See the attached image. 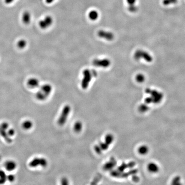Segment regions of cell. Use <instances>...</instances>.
<instances>
[{"label": "cell", "mask_w": 185, "mask_h": 185, "mask_svg": "<svg viewBox=\"0 0 185 185\" xmlns=\"http://www.w3.org/2000/svg\"><path fill=\"white\" fill-rule=\"evenodd\" d=\"M31 13L28 11H25L23 13L22 16V21L24 24L26 25L29 24L31 22Z\"/></svg>", "instance_id": "obj_9"}, {"label": "cell", "mask_w": 185, "mask_h": 185, "mask_svg": "<svg viewBox=\"0 0 185 185\" xmlns=\"http://www.w3.org/2000/svg\"><path fill=\"white\" fill-rule=\"evenodd\" d=\"M97 34L99 37L106 40H111L114 38V34L111 32L104 30H100Z\"/></svg>", "instance_id": "obj_7"}, {"label": "cell", "mask_w": 185, "mask_h": 185, "mask_svg": "<svg viewBox=\"0 0 185 185\" xmlns=\"http://www.w3.org/2000/svg\"><path fill=\"white\" fill-rule=\"evenodd\" d=\"M33 123L31 121L29 120H27L23 123L22 126L23 128L25 130H29L32 127Z\"/></svg>", "instance_id": "obj_15"}, {"label": "cell", "mask_w": 185, "mask_h": 185, "mask_svg": "<svg viewBox=\"0 0 185 185\" xmlns=\"http://www.w3.org/2000/svg\"><path fill=\"white\" fill-rule=\"evenodd\" d=\"M9 125L8 124V123L6 122L3 123L0 126V127L1 128L5 130H7L9 128Z\"/></svg>", "instance_id": "obj_18"}, {"label": "cell", "mask_w": 185, "mask_h": 185, "mask_svg": "<svg viewBox=\"0 0 185 185\" xmlns=\"http://www.w3.org/2000/svg\"><path fill=\"white\" fill-rule=\"evenodd\" d=\"M94 150H95V152L99 154H100L102 152V150H101V149L100 148V146H99L98 145H96L94 146Z\"/></svg>", "instance_id": "obj_23"}, {"label": "cell", "mask_w": 185, "mask_h": 185, "mask_svg": "<svg viewBox=\"0 0 185 185\" xmlns=\"http://www.w3.org/2000/svg\"><path fill=\"white\" fill-rule=\"evenodd\" d=\"M93 64L97 67L106 68L109 66L111 61L108 58H95L93 61Z\"/></svg>", "instance_id": "obj_4"}, {"label": "cell", "mask_w": 185, "mask_h": 185, "mask_svg": "<svg viewBox=\"0 0 185 185\" xmlns=\"http://www.w3.org/2000/svg\"><path fill=\"white\" fill-rule=\"evenodd\" d=\"M97 73L94 70L85 69L83 72V77L81 81V87L84 90L88 87L93 78L96 77Z\"/></svg>", "instance_id": "obj_1"}, {"label": "cell", "mask_w": 185, "mask_h": 185, "mask_svg": "<svg viewBox=\"0 0 185 185\" xmlns=\"http://www.w3.org/2000/svg\"><path fill=\"white\" fill-rule=\"evenodd\" d=\"M6 131L2 129L0 127V135L5 139V141L8 143H11L12 142V139L10 138V136L8 135L7 132Z\"/></svg>", "instance_id": "obj_11"}, {"label": "cell", "mask_w": 185, "mask_h": 185, "mask_svg": "<svg viewBox=\"0 0 185 185\" xmlns=\"http://www.w3.org/2000/svg\"><path fill=\"white\" fill-rule=\"evenodd\" d=\"M98 145L102 151L107 150L108 148V146H109L105 142H101Z\"/></svg>", "instance_id": "obj_17"}, {"label": "cell", "mask_w": 185, "mask_h": 185, "mask_svg": "<svg viewBox=\"0 0 185 185\" xmlns=\"http://www.w3.org/2000/svg\"><path fill=\"white\" fill-rule=\"evenodd\" d=\"M52 90V87L50 84H43L40 87V90L36 94V97L40 101L46 100L50 95Z\"/></svg>", "instance_id": "obj_2"}, {"label": "cell", "mask_w": 185, "mask_h": 185, "mask_svg": "<svg viewBox=\"0 0 185 185\" xmlns=\"http://www.w3.org/2000/svg\"><path fill=\"white\" fill-rule=\"evenodd\" d=\"M29 164L31 167H36L39 166L45 167L48 165V162L45 158H35L30 162Z\"/></svg>", "instance_id": "obj_6"}, {"label": "cell", "mask_w": 185, "mask_h": 185, "mask_svg": "<svg viewBox=\"0 0 185 185\" xmlns=\"http://www.w3.org/2000/svg\"><path fill=\"white\" fill-rule=\"evenodd\" d=\"M147 149L145 146H142L139 150V151L141 154H145L147 152Z\"/></svg>", "instance_id": "obj_21"}, {"label": "cell", "mask_w": 185, "mask_h": 185, "mask_svg": "<svg viewBox=\"0 0 185 185\" xmlns=\"http://www.w3.org/2000/svg\"><path fill=\"white\" fill-rule=\"evenodd\" d=\"M14 0H5V3L7 4H9L11 3Z\"/></svg>", "instance_id": "obj_27"}, {"label": "cell", "mask_w": 185, "mask_h": 185, "mask_svg": "<svg viewBox=\"0 0 185 185\" xmlns=\"http://www.w3.org/2000/svg\"><path fill=\"white\" fill-rule=\"evenodd\" d=\"M7 180L10 182H13L15 180V177L13 174H9L7 176Z\"/></svg>", "instance_id": "obj_19"}, {"label": "cell", "mask_w": 185, "mask_h": 185, "mask_svg": "<svg viewBox=\"0 0 185 185\" xmlns=\"http://www.w3.org/2000/svg\"><path fill=\"white\" fill-rule=\"evenodd\" d=\"M27 45V42L25 39H21L17 42V46L20 49H24Z\"/></svg>", "instance_id": "obj_13"}, {"label": "cell", "mask_w": 185, "mask_h": 185, "mask_svg": "<svg viewBox=\"0 0 185 185\" xmlns=\"http://www.w3.org/2000/svg\"><path fill=\"white\" fill-rule=\"evenodd\" d=\"M7 176L5 172L3 171H0V178L7 179Z\"/></svg>", "instance_id": "obj_24"}, {"label": "cell", "mask_w": 185, "mask_h": 185, "mask_svg": "<svg viewBox=\"0 0 185 185\" xmlns=\"http://www.w3.org/2000/svg\"><path fill=\"white\" fill-rule=\"evenodd\" d=\"M99 14L97 10H92L90 11L88 14V17L91 20L95 21L98 19Z\"/></svg>", "instance_id": "obj_12"}, {"label": "cell", "mask_w": 185, "mask_h": 185, "mask_svg": "<svg viewBox=\"0 0 185 185\" xmlns=\"http://www.w3.org/2000/svg\"><path fill=\"white\" fill-rule=\"evenodd\" d=\"M55 0H46L45 1L48 4H50L52 3Z\"/></svg>", "instance_id": "obj_28"}, {"label": "cell", "mask_w": 185, "mask_h": 185, "mask_svg": "<svg viewBox=\"0 0 185 185\" xmlns=\"http://www.w3.org/2000/svg\"><path fill=\"white\" fill-rule=\"evenodd\" d=\"M53 19L49 15L45 16L42 20L39 22V26L41 29L45 30L48 29L53 24Z\"/></svg>", "instance_id": "obj_5"}, {"label": "cell", "mask_w": 185, "mask_h": 185, "mask_svg": "<svg viewBox=\"0 0 185 185\" xmlns=\"http://www.w3.org/2000/svg\"><path fill=\"white\" fill-rule=\"evenodd\" d=\"M5 168L7 171H12L14 170L16 168V163L14 161L10 160L7 161L5 164Z\"/></svg>", "instance_id": "obj_10"}, {"label": "cell", "mask_w": 185, "mask_h": 185, "mask_svg": "<svg viewBox=\"0 0 185 185\" xmlns=\"http://www.w3.org/2000/svg\"><path fill=\"white\" fill-rule=\"evenodd\" d=\"M1 159V156H0V160Z\"/></svg>", "instance_id": "obj_29"}, {"label": "cell", "mask_w": 185, "mask_h": 185, "mask_svg": "<svg viewBox=\"0 0 185 185\" xmlns=\"http://www.w3.org/2000/svg\"><path fill=\"white\" fill-rule=\"evenodd\" d=\"M61 184L63 185H66L68 184V181L66 178H63L61 181Z\"/></svg>", "instance_id": "obj_25"}, {"label": "cell", "mask_w": 185, "mask_h": 185, "mask_svg": "<svg viewBox=\"0 0 185 185\" xmlns=\"http://www.w3.org/2000/svg\"><path fill=\"white\" fill-rule=\"evenodd\" d=\"M82 128H83V125H82V123L79 121L76 122L73 126L74 130L75 131V132L77 133L80 132L82 130Z\"/></svg>", "instance_id": "obj_14"}, {"label": "cell", "mask_w": 185, "mask_h": 185, "mask_svg": "<svg viewBox=\"0 0 185 185\" xmlns=\"http://www.w3.org/2000/svg\"><path fill=\"white\" fill-rule=\"evenodd\" d=\"M114 140V137L111 134H108L105 138V142L109 145L111 144Z\"/></svg>", "instance_id": "obj_16"}, {"label": "cell", "mask_w": 185, "mask_h": 185, "mask_svg": "<svg viewBox=\"0 0 185 185\" xmlns=\"http://www.w3.org/2000/svg\"><path fill=\"white\" fill-rule=\"evenodd\" d=\"M7 132L8 133V135H9L10 137H11L14 135L15 134V131L14 129H10L7 131Z\"/></svg>", "instance_id": "obj_22"}, {"label": "cell", "mask_w": 185, "mask_h": 185, "mask_svg": "<svg viewBox=\"0 0 185 185\" xmlns=\"http://www.w3.org/2000/svg\"><path fill=\"white\" fill-rule=\"evenodd\" d=\"M149 168L150 169V171H151L152 172H155L157 170V166L155 164H150L149 167Z\"/></svg>", "instance_id": "obj_20"}, {"label": "cell", "mask_w": 185, "mask_h": 185, "mask_svg": "<svg viewBox=\"0 0 185 185\" xmlns=\"http://www.w3.org/2000/svg\"><path fill=\"white\" fill-rule=\"evenodd\" d=\"M71 109V107L69 105H66L63 107L58 120V123L59 125L63 126L66 123Z\"/></svg>", "instance_id": "obj_3"}, {"label": "cell", "mask_w": 185, "mask_h": 185, "mask_svg": "<svg viewBox=\"0 0 185 185\" xmlns=\"http://www.w3.org/2000/svg\"><path fill=\"white\" fill-rule=\"evenodd\" d=\"M136 0H127L128 3L130 4H133L135 3Z\"/></svg>", "instance_id": "obj_26"}, {"label": "cell", "mask_w": 185, "mask_h": 185, "mask_svg": "<svg viewBox=\"0 0 185 185\" xmlns=\"http://www.w3.org/2000/svg\"><path fill=\"white\" fill-rule=\"evenodd\" d=\"M27 85L31 88H36L40 86L39 79L35 77L30 78L27 81Z\"/></svg>", "instance_id": "obj_8"}]
</instances>
